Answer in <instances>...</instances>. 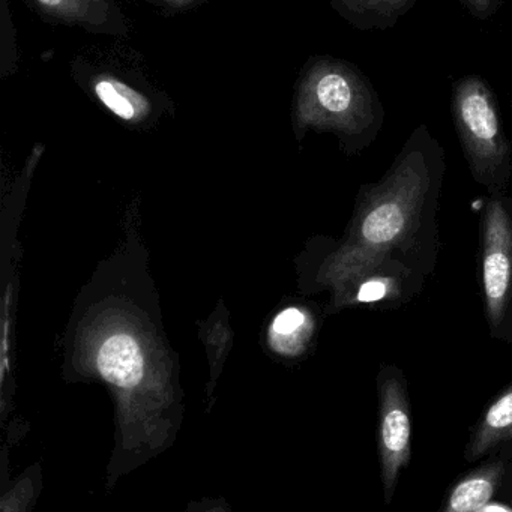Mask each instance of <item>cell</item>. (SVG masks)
<instances>
[{"mask_svg": "<svg viewBox=\"0 0 512 512\" xmlns=\"http://www.w3.org/2000/svg\"><path fill=\"white\" fill-rule=\"evenodd\" d=\"M305 323V316L301 313V311L296 310V308H289V310H284L280 316L275 319L274 322V332L278 335H292L298 331L299 328H302Z\"/></svg>", "mask_w": 512, "mask_h": 512, "instance_id": "5bb4252c", "label": "cell"}, {"mask_svg": "<svg viewBox=\"0 0 512 512\" xmlns=\"http://www.w3.org/2000/svg\"><path fill=\"white\" fill-rule=\"evenodd\" d=\"M92 91L98 101L121 121L139 124L151 113L152 107L148 98L115 77H98L92 83Z\"/></svg>", "mask_w": 512, "mask_h": 512, "instance_id": "8fae6325", "label": "cell"}, {"mask_svg": "<svg viewBox=\"0 0 512 512\" xmlns=\"http://www.w3.org/2000/svg\"><path fill=\"white\" fill-rule=\"evenodd\" d=\"M451 116L473 181L487 194L508 193L512 145L490 83L479 74L455 80L451 86Z\"/></svg>", "mask_w": 512, "mask_h": 512, "instance_id": "3957f363", "label": "cell"}, {"mask_svg": "<svg viewBox=\"0 0 512 512\" xmlns=\"http://www.w3.org/2000/svg\"><path fill=\"white\" fill-rule=\"evenodd\" d=\"M512 442V383L488 404L470 433L464 460L475 463Z\"/></svg>", "mask_w": 512, "mask_h": 512, "instance_id": "ba28073f", "label": "cell"}, {"mask_svg": "<svg viewBox=\"0 0 512 512\" xmlns=\"http://www.w3.org/2000/svg\"><path fill=\"white\" fill-rule=\"evenodd\" d=\"M479 281L488 335L512 344V196L488 194L479 215Z\"/></svg>", "mask_w": 512, "mask_h": 512, "instance_id": "277c9868", "label": "cell"}, {"mask_svg": "<svg viewBox=\"0 0 512 512\" xmlns=\"http://www.w3.org/2000/svg\"><path fill=\"white\" fill-rule=\"evenodd\" d=\"M164 2H167V4L172 5H185L190 4L191 0H164Z\"/></svg>", "mask_w": 512, "mask_h": 512, "instance_id": "9a60e30c", "label": "cell"}, {"mask_svg": "<svg viewBox=\"0 0 512 512\" xmlns=\"http://www.w3.org/2000/svg\"><path fill=\"white\" fill-rule=\"evenodd\" d=\"M446 155L419 124L379 181L362 185L340 269L367 260H395L430 278L439 263V211Z\"/></svg>", "mask_w": 512, "mask_h": 512, "instance_id": "6da1fadb", "label": "cell"}, {"mask_svg": "<svg viewBox=\"0 0 512 512\" xmlns=\"http://www.w3.org/2000/svg\"><path fill=\"white\" fill-rule=\"evenodd\" d=\"M512 491V442L487 455L484 463L461 475L449 487L442 512L502 511Z\"/></svg>", "mask_w": 512, "mask_h": 512, "instance_id": "52a82bcc", "label": "cell"}, {"mask_svg": "<svg viewBox=\"0 0 512 512\" xmlns=\"http://www.w3.org/2000/svg\"><path fill=\"white\" fill-rule=\"evenodd\" d=\"M377 455L380 482L386 505L394 499L401 472L412 458V418H410L409 389L404 371L394 364L380 365L376 377Z\"/></svg>", "mask_w": 512, "mask_h": 512, "instance_id": "5b68a950", "label": "cell"}, {"mask_svg": "<svg viewBox=\"0 0 512 512\" xmlns=\"http://www.w3.org/2000/svg\"><path fill=\"white\" fill-rule=\"evenodd\" d=\"M385 122L379 92L356 65L320 56L308 64L295 101V130L326 131L340 140L346 154L370 148Z\"/></svg>", "mask_w": 512, "mask_h": 512, "instance_id": "7a4b0ae2", "label": "cell"}, {"mask_svg": "<svg viewBox=\"0 0 512 512\" xmlns=\"http://www.w3.org/2000/svg\"><path fill=\"white\" fill-rule=\"evenodd\" d=\"M458 4L475 20H490L499 13L505 0H458Z\"/></svg>", "mask_w": 512, "mask_h": 512, "instance_id": "4fadbf2b", "label": "cell"}, {"mask_svg": "<svg viewBox=\"0 0 512 512\" xmlns=\"http://www.w3.org/2000/svg\"><path fill=\"white\" fill-rule=\"evenodd\" d=\"M43 13L71 25L101 28L110 17L109 0H34Z\"/></svg>", "mask_w": 512, "mask_h": 512, "instance_id": "7c38bea8", "label": "cell"}, {"mask_svg": "<svg viewBox=\"0 0 512 512\" xmlns=\"http://www.w3.org/2000/svg\"><path fill=\"white\" fill-rule=\"evenodd\" d=\"M98 368L109 382L136 386L143 377V358L139 344L130 335L109 338L98 353Z\"/></svg>", "mask_w": 512, "mask_h": 512, "instance_id": "30bf717a", "label": "cell"}, {"mask_svg": "<svg viewBox=\"0 0 512 512\" xmlns=\"http://www.w3.org/2000/svg\"><path fill=\"white\" fill-rule=\"evenodd\" d=\"M418 0H331L332 7L359 31L394 28Z\"/></svg>", "mask_w": 512, "mask_h": 512, "instance_id": "9c48e42d", "label": "cell"}, {"mask_svg": "<svg viewBox=\"0 0 512 512\" xmlns=\"http://www.w3.org/2000/svg\"><path fill=\"white\" fill-rule=\"evenodd\" d=\"M511 47H512V44H511Z\"/></svg>", "mask_w": 512, "mask_h": 512, "instance_id": "2e32d148", "label": "cell"}, {"mask_svg": "<svg viewBox=\"0 0 512 512\" xmlns=\"http://www.w3.org/2000/svg\"><path fill=\"white\" fill-rule=\"evenodd\" d=\"M347 304L398 308L424 290L428 277L395 260H367L338 272Z\"/></svg>", "mask_w": 512, "mask_h": 512, "instance_id": "8992f818", "label": "cell"}]
</instances>
